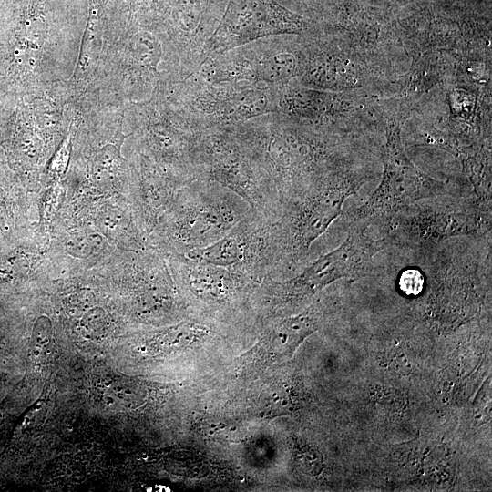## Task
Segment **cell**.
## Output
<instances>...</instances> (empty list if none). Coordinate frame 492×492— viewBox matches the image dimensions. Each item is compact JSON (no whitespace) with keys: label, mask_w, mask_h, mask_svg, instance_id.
I'll return each mask as SVG.
<instances>
[{"label":"cell","mask_w":492,"mask_h":492,"mask_svg":"<svg viewBox=\"0 0 492 492\" xmlns=\"http://www.w3.org/2000/svg\"><path fill=\"white\" fill-rule=\"evenodd\" d=\"M362 183L344 176L318 175L282 202L279 217L271 223L275 272L292 270L304 258Z\"/></svg>","instance_id":"1"},{"label":"cell","mask_w":492,"mask_h":492,"mask_svg":"<svg viewBox=\"0 0 492 492\" xmlns=\"http://www.w3.org/2000/svg\"><path fill=\"white\" fill-rule=\"evenodd\" d=\"M192 146L195 179L231 190L262 218L273 221L279 217L281 208L274 184L233 132L199 134L194 136Z\"/></svg>","instance_id":"2"},{"label":"cell","mask_w":492,"mask_h":492,"mask_svg":"<svg viewBox=\"0 0 492 492\" xmlns=\"http://www.w3.org/2000/svg\"><path fill=\"white\" fill-rule=\"evenodd\" d=\"M181 188L166 231L175 255L210 245L253 212L241 197L215 182L195 179Z\"/></svg>","instance_id":"3"},{"label":"cell","mask_w":492,"mask_h":492,"mask_svg":"<svg viewBox=\"0 0 492 492\" xmlns=\"http://www.w3.org/2000/svg\"><path fill=\"white\" fill-rule=\"evenodd\" d=\"M444 190L443 182L421 171L409 159L401 138L400 120L394 118L386 125L382 180L366 202L345 219L349 228L366 230L378 220L389 224L402 209Z\"/></svg>","instance_id":"4"},{"label":"cell","mask_w":492,"mask_h":492,"mask_svg":"<svg viewBox=\"0 0 492 492\" xmlns=\"http://www.w3.org/2000/svg\"><path fill=\"white\" fill-rule=\"evenodd\" d=\"M364 231L349 228L348 237L338 248L319 257L290 280L277 282L266 277L260 284L264 297L281 303L299 302L337 280H356L372 273L374 255L392 242L387 236L374 240Z\"/></svg>","instance_id":"5"},{"label":"cell","mask_w":492,"mask_h":492,"mask_svg":"<svg viewBox=\"0 0 492 492\" xmlns=\"http://www.w3.org/2000/svg\"><path fill=\"white\" fill-rule=\"evenodd\" d=\"M271 223L253 211L219 241L182 256L199 263L234 269L261 282L275 272Z\"/></svg>","instance_id":"6"},{"label":"cell","mask_w":492,"mask_h":492,"mask_svg":"<svg viewBox=\"0 0 492 492\" xmlns=\"http://www.w3.org/2000/svg\"><path fill=\"white\" fill-rule=\"evenodd\" d=\"M307 28L302 16L275 0H229L207 49L209 54L222 53L264 36L300 34Z\"/></svg>","instance_id":"7"},{"label":"cell","mask_w":492,"mask_h":492,"mask_svg":"<svg viewBox=\"0 0 492 492\" xmlns=\"http://www.w3.org/2000/svg\"><path fill=\"white\" fill-rule=\"evenodd\" d=\"M172 269L194 298L210 306L233 302L261 283L242 272L199 263L182 255H175Z\"/></svg>","instance_id":"8"},{"label":"cell","mask_w":492,"mask_h":492,"mask_svg":"<svg viewBox=\"0 0 492 492\" xmlns=\"http://www.w3.org/2000/svg\"><path fill=\"white\" fill-rule=\"evenodd\" d=\"M490 226V217L477 210H459L454 207H437L420 210L398 223L396 231L388 235L392 244L412 241L414 242L438 241L458 235L482 234Z\"/></svg>","instance_id":"9"},{"label":"cell","mask_w":492,"mask_h":492,"mask_svg":"<svg viewBox=\"0 0 492 492\" xmlns=\"http://www.w3.org/2000/svg\"><path fill=\"white\" fill-rule=\"evenodd\" d=\"M321 313L314 307L292 317L279 318L265 325L253 353V361L270 364L290 357L299 344L317 330Z\"/></svg>","instance_id":"10"},{"label":"cell","mask_w":492,"mask_h":492,"mask_svg":"<svg viewBox=\"0 0 492 492\" xmlns=\"http://www.w3.org/2000/svg\"><path fill=\"white\" fill-rule=\"evenodd\" d=\"M222 121L247 120L272 111L270 97L263 89H251L228 97L216 107Z\"/></svg>","instance_id":"11"},{"label":"cell","mask_w":492,"mask_h":492,"mask_svg":"<svg viewBox=\"0 0 492 492\" xmlns=\"http://www.w3.org/2000/svg\"><path fill=\"white\" fill-rule=\"evenodd\" d=\"M255 81L282 84L298 75V64L290 53H276L251 67Z\"/></svg>","instance_id":"12"},{"label":"cell","mask_w":492,"mask_h":492,"mask_svg":"<svg viewBox=\"0 0 492 492\" xmlns=\"http://www.w3.org/2000/svg\"><path fill=\"white\" fill-rule=\"evenodd\" d=\"M95 295L88 289H81L71 294L67 301L66 311L71 317H82L94 306Z\"/></svg>","instance_id":"13"},{"label":"cell","mask_w":492,"mask_h":492,"mask_svg":"<svg viewBox=\"0 0 492 492\" xmlns=\"http://www.w3.org/2000/svg\"><path fill=\"white\" fill-rule=\"evenodd\" d=\"M51 337L52 323L50 319L44 315L38 317L35 323L32 333L34 349L41 352L49 344Z\"/></svg>","instance_id":"14"},{"label":"cell","mask_w":492,"mask_h":492,"mask_svg":"<svg viewBox=\"0 0 492 492\" xmlns=\"http://www.w3.org/2000/svg\"><path fill=\"white\" fill-rule=\"evenodd\" d=\"M105 323V311L98 306H93L81 317V326L90 336L97 335L103 330Z\"/></svg>","instance_id":"15"},{"label":"cell","mask_w":492,"mask_h":492,"mask_svg":"<svg viewBox=\"0 0 492 492\" xmlns=\"http://www.w3.org/2000/svg\"><path fill=\"white\" fill-rule=\"evenodd\" d=\"M66 249L71 256L75 258L84 259L90 255L92 251V244L84 235L75 234L70 236L66 243Z\"/></svg>","instance_id":"16"},{"label":"cell","mask_w":492,"mask_h":492,"mask_svg":"<svg viewBox=\"0 0 492 492\" xmlns=\"http://www.w3.org/2000/svg\"><path fill=\"white\" fill-rule=\"evenodd\" d=\"M70 139L67 138L57 149L49 164V173L53 177H59L64 174L69 159Z\"/></svg>","instance_id":"17"},{"label":"cell","mask_w":492,"mask_h":492,"mask_svg":"<svg viewBox=\"0 0 492 492\" xmlns=\"http://www.w3.org/2000/svg\"><path fill=\"white\" fill-rule=\"evenodd\" d=\"M60 194L59 187H53L46 193L42 203V217L46 222H49L55 216L59 205Z\"/></svg>","instance_id":"18"},{"label":"cell","mask_w":492,"mask_h":492,"mask_svg":"<svg viewBox=\"0 0 492 492\" xmlns=\"http://www.w3.org/2000/svg\"><path fill=\"white\" fill-rule=\"evenodd\" d=\"M400 286L403 292H405L406 294H418L421 292L423 286V282L420 274H418L416 272H406L405 274H404L401 280Z\"/></svg>","instance_id":"19"},{"label":"cell","mask_w":492,"mask_h":492,"mask_svg":"<svg viewBox=\"0 0 492 492\" xmlns=\"http://www.w3.org/2000/svg\"><path fill=\"white\" fill-rule=\"evenodd\" d=\"M123 223V216L117 212L105 213L101 217V225L107 232H118L121 231Z\"/></svg>","instance_id":"20"},{"label":"cell","mask_w":492,"mask_h":492,"mask_svg":"<svg viewBox=\"0 0 492 492\" xmlns=\"http://www.w3.org/2000/svg\"><path fill=\"white\" fill-rule=\"evenodd\" d=\"M13 267L9 262H0V280L12 278L14 274Z\"/></svg>","instance_id":"21"},{"label":"cell","mask_w":492,"mask_h":492,"mask_svg":"<svg viewBox=\"0 0 492 492\" xmlns=\"http://www.w3.org/2000/svg\"><path fill=\"white\" fill-rule=\"evenodd\" d=\"M4 226H5L4 210L0 206V233L4 231Z\"/></svg>","instance_id":"22"}]
</instances>
